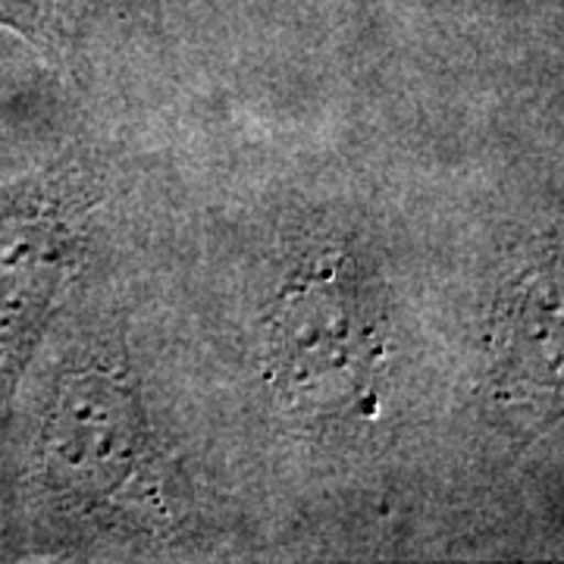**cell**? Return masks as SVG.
<instances>
[{"label":"cell","instance_id":"obj_1","mask_svg":"<svg viewBox=\"0 0 564 564\" xmlns=\"http://www.w3.org/2000/svg\"><path fill=\"white\" fill-rule=\"evenodd\" d=\"M263 336L267 380L292 417L311 426L377 417L386 311L355 251H307L280 282Z\"/></svg>","mask_w":564,"mask_h":564},{"label":"cell","instance_id":"obj_2","mask_svg":"<svg viewBox=\"0 0 564 564\" xmlns=\"http://www.w3.org/2000/svg\"><path fill=\"white\" fill-rule=\"evenodd\" d=\"M39 462L51 496L76 514L107 518L151 496L158 436L129 364L91 351L63 367L44 404Z\"/></svg>","mask_w":564,"mask_h":564},{"label":"cell","instance_id":"obj_3","mask_svg":"<svg viewBox=\"0 0 564 564\" xmlns=\"http://www.w3.org/2000/svg\"><path fill=\"white\" fill-rule=\"evenodd\" d=\"M95 195L41 176L0 195V402H10L91 245Z\"/></svg>","mask_w":564,"mask_h":564},{"label":"cell","instance_id":"obj_4","mask_svg":"<svg viewBox=\"0 0 564 564\" xmlns=\"http://www.w3.org/2000/svg\"><path fill=\"white\" fill-rule=\"evenodd\" d=\"M492 392L527 421H549L562 399V267L543 254L514 273L496 304Z\"/></svg>","mask_w":564,"mask_h":564},{"label":"cell","instance_id":"obj_5","mask_svg":"<svg viewBox=\"0 0 564 564\" xmlns=\"http://www.w3.org/2000/svg\"><path fill=\"white\" fill-rule=\"evenodd\" d=\"M0 29L44 47L54 35V0H0Z\"/></svg>","mask_w":564,"mask_h":564}]
</instances>
